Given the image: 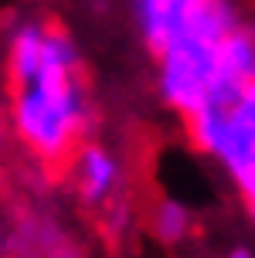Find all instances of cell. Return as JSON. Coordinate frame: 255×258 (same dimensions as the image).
Masks as SVG:
<instances>
[{"label":"cell","mask_w":255,"mask_h":258,"mask_svg":"<svg viewBox=\"0 0 255 258\" xmlns=\"http://www.w3.org/2000/svg\"><path fill=\"white\" fill-rule=\"evenodd\" d=\"M231 31H235V14L225 0H197L187 24L160 51L164 58L160 89L167 102L180 109L187 119L208 102V92L221 61V44Z\"/></svg>","instance_id":"obj_1"},{"label":"cell","mask_w":255,"mask_h":258,"mask_svg":"<svg viewBox=\"0 0 255 258\" xmlns=\"http://www.w3.org/2000/svg\"><path fill=\"white\" fill-rule=\"evenodd\" d=\"M14 126H17V136L41 160H48V163L65 160L85 126V105H82L78 85H68L58 92L41 89V85L17 89Z\"/></svg>","instance_id":"obj_2"},{"label":"cell","mask_w":255,"mask_h":258,"mask_svg":"<svg viewBox=\"0 0 255 258\" xmlns=\"http://www.w3.org/2000/svg\"><path fill=\"white\" fill-rule=\"evenodd\" d=\"M75 177H78L82 201L92 204V207H99V204H106V197H109L113 187H116L119 163H116L102 146H85L75 160Z\"/></svg>","instance_id":"obj_3"},{"label":"cell","mask_w":255,"mask_h":258,"mask_svg":"<svg viewBox=\"0 0 255 258\" xmlns=\"http://www.w3.org/2000/svg\"><path fill=\"white\" fill-rule=\"evenodd\" d=\"M194 7L197 0H140L143 27H146V41L153 51H164L174 41V34L187 24Z\"/></svg>","instance_id":"obj_4"},{"label":"cell","mask_w":255,"mask_h":258,"mask_svg":"<svg viewBox=\"0 0 255 258\" xmlns=\"http://www.w3.org/2000/svg\"><path fill=\"white\" fill-rule=\"evenodd\" d=\"M41 61H44V31L34 24L21 27L17 38H14V51H11V72H14L17 89L34 85V78L41 72Z\"/></svg>","instance_id":"obj_5"},{"label":"cell","mask_w":255,"mask_h":258,"mask_svg":"<svg viewBox=\"0 0 255 258\" xmlns=\"http://www.w3.org/2000/svg\"><path fill=\"white\" fill-rule=\"evenodd\" d=\"M218 75L231 78L238 85H252L255 82V44L245 34L231 31L225 44H221V61H218Z\"/></svg>","instance_id":"obj_6"},{"label":"cell","mask_w":255,"mask_h":258,"mask_svg":"<svg viewBox=\"0 0 255 258\" xmlns=\"http://www.w3.org/2000/svg\"><path fill=\"white\" fill-rule=\"evenodd\" d=\"M191 228V214H187V207L177 204V201H160L157 211H153V234L167 241V245H174L180 241L184 234Z\"/></svg>","instance_id":"obj_7"},{"label":"cell","mask_w":255,"mask_h":258,"mask_svg":"<svg viewBox=\"0 0 255 258\" xmlns=\"http://www.w3.org/2000/svg\"><path fill=\"white\" fill-rule=\"evenodd\" d=\"M228 258H255V255H252V251H248V248H235V251H231Z\"/></svg>","instance_id":"obj_8"},{"label":"cell","mask_w":255,"mask_h":258,"mask_svg":"<svg viewBox=\"0 0 255 258\" xmlns=\"http://www.w3.org/2000/svg\"><path fill=\"white\" fill-rule=\"evenodd\" d=\"M248 207H252V218H255V197H252V201H248Z\"/></svg>","instance_id":"obj_9"}]
</instances>
